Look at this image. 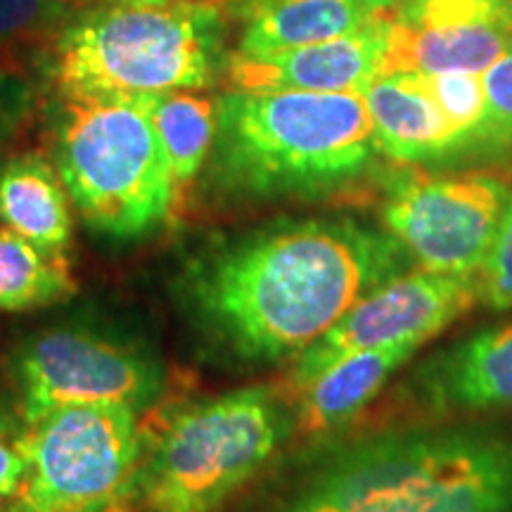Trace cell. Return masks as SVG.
Listing matches in <instances>:
<instances>
[{
  "mask_svg": "<svg viewBox=\"0 0 512 512\" xmlns=\"http://www.w3.org/2000/svg\"><path fill=\"white\" fill-rule=\"evenodd\" d=\"M411 264L392 235L354 219H285L195 249L178 268L174 299L204 347L273 366Z\"/></svg>",
  "mask_w": 512,
  "mask_h": 512,
  "instance_id": "6da1fadb",
  "label": "cell"
},
{
  "mask_svg": "<svg viewBox=\"0 0 512 512\" xmlns=\"http://www.w3.org/2000/svg\"><path fill=\"white\" fill-rule=\"evenodd\" d=\"M363 93L228 91L207 159L216 195L235 202H318L380 169Z\"/></svg>",
  "mask_w": 512,
  "mask_h": 512,
  "instance_id": "7a4b0ae2",
  "label": "cell"
},
{
  "mask_svg": "<svg viewBox=\"0 0 512 512\" xmlns=\"http://www.w3.org/2000/svg\"><path fill=\"white\" fill-rule=\"evenodd\" d=\"M278 512H512V437L444 427L361 439Z\"/></svg>",
  "mask_w": 512,
  "mask_h": 512,
  "instance_id": "3957f363",
  "label": "cell"
},
{
  "mask_svg": "<svg viewBox=\"0 0 512 512\" xmlns=\"http://www.w3.org/2000/svg\"><path fill=\"white\" fill-rule=\"evenodd\" d=\"M287 401L280 389L249 387L152 413L140 422L131 501L140 512H216L294 430Z\"/></svg>",
  "mask_w": 512,
  "mask_h": 512,
  "instance_id": "277c9868",
  "label": "cell"
},
{
  "mask_svg": "<svg viewBox=\"0 0 512 512\" xmlns=\"http://www.w3.org/2000/svg\"><path fill=\"white\" fill-rule=\"evenodd\" d=\"M53 162L93 233L143 240L178 216L147 95L55 93Z\"/></svg>",
  "mask_w": 512,
  "mask_h": 512,
  "instance_id": "5b68a950",
  "label": "cell"
},
{
  "mask_svg": "<svg viewBox=\"0 0 512 512\" xmlns=\"http://www.w3.org/2000/svg\"><path fill=\"white\" fill-rule=\"evenodd\" d=\"M55 93L204 91L223 67L216 0L76 12L48 50Z\"/></svg>",
  "mask_w": 512,
  "mask_h": 512,
  "instance_id": "8992f818",
  "label": "cell"
},
{
  "mask_svg": "<svg viewBox=\"0 0 512 512\" xmlns=\"http://www.w3.org/2000/svg\"><path fill=\"white\" fill-rule=\"evenodd\" d=\"M138 415L119 403H74L24 427L15 441L27 472L5 512H98L128 496L143 451Z\"/></svg>",
  "mask_w": 512,
  "mask_h": 512,
  "instance_id": "52a82bcc",
  "label": "cell"
},
{
  "mask_svg": "<svg viewBox=\"0 0 512 512\" xmlns=\"http://www.w3.org/2000/svg\"><path fill=\"white\" fill-rule=\"evenodd\" d=\"M15 406L24 427L74 403H119L145 411L164 389V368L143 339L102 323L50 325L10 356Z\"/></svg>",
  "mask_w": 512,
  "mask_h": 512,
  "instance_id": "ba28073f",
  "label": "cell"
},
{
  "mask_svg": "<svg viewBox=\"0 0 512 512\" xmlns=\"http://www.w3.org/2000/svg\"><path fill=\"white\" fill-rule=\"evenodd\" d=\"M510 197V181L498 174H432L422 166H401L384 185L382 230L399 242L415 266L479 275Z\"/></svg>",
  "mask_w": 512,
  "mask_h": 512,
  "instance_id": "9c48e42d",
  "label": "cell"
},
{
  "mask_svg": "<svg viewBox=\"0 0 512 512\" xmlns=\"http://www.w3.org/2000/svg\"><path fill=\"white\" fill-rule=\"evenodd\" d=\"M479 304L477 275L413 268L368 292L294 363L287 396L302 389L339 358L366 349L425 344Z\"/></svg>",
  "mask_w": 512,
  "mask_h": 512,
  "instance_id": "30bf717a",
  "label": "cell"
},
{
  "mask_svg": "<svg viewBox=\"0 0 512 512\" xmlns=\"http://www.w3.org/2000/svg\"><path fill=\"white\" fill-rule=\"evenodd\" d=\"M382 74H482L512 46L508 0H394Z\"/></svg>",
  "mask_w": 512,
  "mask_h": 512,
  "instance_id": "8fae6325",
  "label": "cell"
},
{
  "mask_svg": "<svg viewBox=\"0 0 512 512\" xmlns=\"http://www.w3.org/2000/svg\"><path fill=\"white\" fill-rule=\"evenodd\" d=\"M387 24L384 17L354 34L275 50V53H230L223 62V79L230 91H306L363 93L382 74Z\"/></svg>",
  "mask_w": 512,
  "mask_h": 512,
  "instance_id": "7c38bea8",
  "label": "cell"
},
{
  "mask_svg": "<svg viewBox=\"0 0 512 512\" xmlns=\"http://www.w3.org/2000/svg\"><path fill=\"white\" fill-rule=\"evenodd\" d=\"M380 155L399 166H434L470 155L422 74H380L363 88Z\"/></svg>",
  "mask_w": 512,
  "mask_h": 512,
  "instance_id": "4fadbf2b",
  "label": "cell"
},
{
  "mask_svg": "<svg viewBox=\"0 0 512 512\" xmlns=\"http://www.w3.org/2000/svg\"><path fill=\"white\" fill-rule=\"evenodd\" d=\"M418 392L432 411H512V320L434 356L420 370Z\"/></svg>",
  "mask_w": 512,
  "mask_h": 512,
  "instance_id": "5bb4252c",
  "label": "cell"
},
{
  "mask_svg": "<svg viewBox=\"0 0 512 512\" xmlns=\"http://www.w3.org/2000/svg\"><path fill=\"white\" fill-rule=\"evenodd\" d=\"M420 347L418 342H408L339 358L302 389L290 394L294 430L325 434L342 427L380 394L389 377L406 366Z\"/></svg>",
  "mask_w": 512,
  "mask_h": 512,
  "instance_id": "9a60e30c",
  "label": "cell"
},
{
  "mask_svg": "<svg viewBox=\"0 0 512 512\" xmlns=\"http://www.w3.org/2000/svg\"><path fill=\"white\" fill-rule=\"evenodd\" d=\"M394 0H252L235 53L256 55L354 34L384 17Z\"/></svg>",
  "mask_w": 512,
  "mask_h": 512,
  "instance_id": "2e32d148",
  "label": "cell"
},
{
  "mask_svg": "<svg viewBox=\"0 0 512 512\" xmlns=\"http://www.w3.org/2000/svg\"><path fill=\"white\" fill-rule=\"evenodd\" d=\"M55 162L27 150L0 159V226L46 252L67 254L72 209Z\"/></svg>",
  "mask_w": 512,
  "mask_h": 512,
  "instance_id": "e0dca14e",
  "label": "cell"
},
{
  "mask_svg": "<svg viewBox=\"0 0 512 512\" xmlns=\"http://www.w3.org/2000/svg\"><path fill=\"white\" fill-rule=\"evenodd\" d=\"M147 112L162 143L176 207L181 214L185 195L202 176L219 126V98L197 91L147 95Z\"/></svg>",
  "mask_w": 512,
  "mask_h": 512,
  "instance_id": "ac0fdd59",
  "label": "cell"
},
{
  "mask_svg": "<svg viewBox=\"0 0 512 512\" xmlns=\"http://www.w3.org/2000/svg\"><path fill=\"white\" fill-rule=\"evenodd\" d=\"M76 292L67 254L46 252L0 226V311H29L67 302Z\"/></svg>",
  "mask_w": 512,
  "mask_h": 512,
  "instance_id": "d6986e66",
  "label": "cell"
},
{
  "mask_svg": "<svg viewBox=\"0 0 512 512\" xmlns=\"http://www.w3.org/2000/svg\"><path fill=\"white\" fill-rule=\"evenodd\" d=\"M72 12L62 0H0V67L17 72L31 50H50Z\"/></svg>",
  "mask_w": 512,
  "mask_h": 512,
  "instance_id": "ffe728a7",
  "label": "cell"
},
{
  "mask_svg": "<svg viewBox=\"0 0 512 512\" xmlns=\"http://www.w3.org/2000/svg\"><path fill=\"white\" fill-rule=\"evenodd\" d=\"M430 83L439 107L451 119V124L463 133L470 155L479 152V136L484 124V83L482 74L444 72L422 74Z\"/></svg>",
  "mask_w": 512,
  "mask_h": 512,
  "instance_id": "44dd1931",
  "label": "cell"
},
{
  "mask_svg": "<svg viewBox=\"0 0 512 512\" xmlns=\"http://www.w3.org/2000/svg\"><path fill=\"white\" fill-rule=\"evenodd\" d=\"M484 124L479 152L486 157H512V46L482 72Z\"/></svg>",
  "mask_w": 512,
  "mask_h": 512,
  "instance_id": "7402d4cb",
  "label": "cell"
},
{
  "mask_svg": "<svg viewBox=\"0 0 512 512\" xmlns=\"http://www.w3.org/2000/svg\"><path fill=\"white\" fill-rule=\"evenodd\" d=\"M477 280L479 304L494 311L512 309V197Z\"/></svg>",
  "mask_w": 512,
  "mask_h": 512,
  "instance_id": "603a6c76",
  "label": "cell"
},
{
  "mask_svg": "<svg viewBox=\"0 0 512 512\" xmlns=\"http://www.w3.org/2000/svg\"><path fill=\"white\" fill-rule=\"evenodd\" d=\"M31 112V91L17 72L0 74V147L15 136Z\"/></svg>",
  "mask_w": 512,
  "mask_h": 512,
  "instance_id": "cb8c5ba5",
  "label": "cell"
},
{
  "mask_svg": "<svg viewBox=\"0 0 512 512\" xmlns=\"http://www.w3.org/2000/svg\"><path fill=\"white\" fill-rule=\"evenodd\" d=\"M27 472V460L19 451L17 441L0 434V501H10Z\"/></svg>",
  "mask_w": 512,
  "mask_h": 512,
  "instance_id": "d4e9b609",
  "label": "cell"
},
{
  "mask_svg": "<svg viewBox=\"0 0 512 512\" xmlns=\"http://www.w3.org/2000/svg\"><path fill=\"white\" fill-rule=\"evenodd\" d=\"M64 8L72 15L76 12H88V10H102V8H145V5H169V3H181V0H62ZM219 3V0H216Z\"/></svg>",
  "mask_w": 512,
  "mask_h": 512,
  "instance_id": "484cf974",
  "label": "cell"
},
{
  "mask_svg": "<svg viewBox=\"0 0 512 512\" xmlns=\"http://www.w3.org/2000/svg\"><path fill=\"white\" fill-rule=\"evenodd\" d=\"M22 432H24V422L19 418L17 406H12L8 396L0 394V434H3V437L17 439Z\"/></svg>",
  "mask_w": 512,
  "mask_h": 512,
  "instance_id": "4316f807",
  "label": "cell"
},
{
  "mask_svg": "<svg viewBox=\"0 0 512 512\" xmlns=\"http://www.w3.org/2000/svg\"><path fill=\"white\" fill-rule=\"evenodd\" d=\"M98 512H140V508L131 501V496H124V498H117V501L107 503L105 508H100Z\"/></svg>",
  "mask_w": 512,
  "mask_h": 512,
  "instance_id": "83f0119b",
  "label": "cell"
},
{
  "mask_svg": "<svg viewBox=\"0 0 512 512\" xmlns=\"http://www.w3.org/2000/svg\"><path fill=\"white\" fill-rule=\"evenodd\" d=\"M5 72H12V69H5V67H0V74H5Z\"/></svg>",
  "mask_w": 512,
  "mask_h": 512,
  "instance_id": "f1b7e54d",
  "label": "cell"
},
{
  "mask_svg": "<svg viewBox=\"0 0 512 512\" xmlns=\"http://www.w3.org/2000/svg\"><path fill=\"white\" fill-rule=\"evenodd\" d=\"M508 3H510V5H512V0H508Z\"/></svg>",
  "mask_w": 512,
  "mask_h": 512,
  "instance_id": "f546056e",
  "label": "cell"
}]
</instances>
